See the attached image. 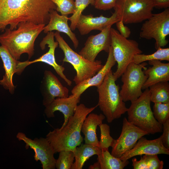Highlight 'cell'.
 <instances>
[{
  "label": "cell",
  "instance_id": "cell-1",
  "mask_svg": "<svg viewBox=\"0 0 169 169\" xmlns=\"http://www.w3.org/2000/svg\"><path fill=\"white\" fill-rule=\"evenodd\" d=\"M50 0H0V32L16 29L21 23L47 24L50 13L56 10Z\"/></svg>",
  "mask_w": 169,
  "mask_h": 169
},
{
  "label": "cell",
  "instance_id": "cell-2",
  "mask_svg": "<svg viewBox=\"0 0 169 169\" xmlns=\"http://www.w3.org/2000/svg\"><path fill=\"white\" fill-rule=\"evenodd\" d=\"M97 106V105L88 108L83 104L78 105L74 114L69 118L64 126L49 131L46 138L55 153L63 151H73L81 144L84 139L81 134L83 123L88 115Z\"/></svg>",
  "mask_w": 169,
  "mask_h": 169
},
{
  "label": "cell",
  "instance_id": "cell-3",
  "mask_svg": "<svg viewBox=\"0 0 169 169\" xmlns=\"http://www.w3.org/2000/svg\"><path fill=\"white\" fill-rule=\"evenodd\" d=\"M45 25L23 22L15 29L6 28L0 35V43L15 59L18 60L24 53L28 54L29 59L34 54L35 40Z\"/></svg>",
  "mask_w": 169,
  "mask_h": 169
},
{
  "label": "cell",
  "instance_id": "cell-4",
  "mask_svg": "<svg viewBox=\"0 0 169 169\" xmlns=\"http://www.w3.org/2000/svg\"><path fill=\"white\" fill-rule=\"evenodd\" d=\"M112 70L105 77L103 82L97 87L99 95L98 106L106 118L111 123L126 112L127 108L120 94V87L115 83Z\"/></svg>",
  "mask_w": 169,
  "mask_h": 169
},
{
  "label": "cell",
  "instance_id": "cell-5",
  "mask_svg": "<svg viewBox=\"0 0 169 169\" xmlns=\"http://www.w3.org/2000/svg\"><path fill=\"white\" fill-rule=\"evenodd\" d=\"M150 93L145 89L141 95L131 102L127 108L128 121L148 134H154L162 131V125L155 118L151 107Z\"/></svg>",
  "mask_w": 169,
  "mask_h": 169
},
{
  "label": "cell",
  "instance_id": "cell-6",
  "mask_svg": "<svg viewBox=\"0 0 169 169\" xmlns=\"http://www.w3.org/2000/svg\"><path fill=\"white\" fill-rule=\"evenodd\" d=\"M54 37L58 43L59 48L64 53V57L63 61L71 64L76 71V75L73 79L76 85L91 77L103 67L100 60L91 62L74 51L59 32L56 31L54 33Z\"/></svg>",
  "mask_w": 169,
  "mask_h": 169
},
{
  "label": "cell",
  "instance_id": "cell-7",
  "mask_svg": "<svg viewBox=\"0 0 169 169\" xmlns=\"http://www.w3.org/2000/svg\"><path fill=\"white\" fill-rule=\"evenodd\" d=\"M110 36L111 46L117 64V69L113 74L117 80L121 76L128 65L133 62L134 56L141 54L142 51L136 41L123 37L114 28H111L110 29Z\"/></svg>",
  "mask_w": 169,
  "mask_h": 169
},
{
  "label": "cell",
  "instance_id": "cell-8",
  "mask_svg": "<svg viewBox=\"0 0 169 169\" xmlns=\"http://www.w3.org/2000/svg\"><path fill=\"white\" fill-rule=\"evenodd\" d=\"M146 62L137 64L132 62L127 67L121 75L123 84L120 94L125 102L133 101L142 94L143 85L148 78L144 70L147 68Z\"/></svg>",
  "mask_w": 169,
  "mask_h": 169
},
{
  "label": "cell",
  "instance_id": "cell-9",
  "mask_svg": "<svg viewBox=\"0 0 169 169\" xmlns=\"http://www.w3.org/2000/svg\"><path fill=\"white\" fill-rule=\"evenodd\" d=\"M154 8L151 0H117L114 8L119 20L129 24L149 19Z\"/></svg>",
  "mask_w": 169,
  "mask_h": 169
},
{
  "label": "cell",
  "instance_id": "cell-10",
  "mask_svg": "<svg viewBox=\"0 0 169 169\" xmlns=\"http://www.w3.org/2000/svg\"><path fill=\"white\" fill-rule=\"evenodd\" d=\"M169 34V8L162 12L153 14L142 25L140 33L141 38L154 39L155 48L163 47L168 43L166 39Z\"/></svg>",
  "mask_w": 169,
  "mask_h": 169
},
{
  "label": "cell",
  "instance_id": "cell-11",
  "mask_svg": "<svg viewBox=\"0 0 169 169\" xmlns=\"http://www.w3.org/2000/svg\"><path fill=\"white\" fill-rule=\"evenodd\" d=\"M16 137L20 141H22L25 143V147H29L34 151V156L36 161H39L43 169H55L56 159L54 157V149L50 143L46 138H36L32 140L22 132H19Z\"/></svg>",
  "mask_w": 169,
  "mask_h": 169
},
{
  "label": "cell",
  "instance_id": "cell-12",
  "mask_svg": "<svg viewBox=\"0 0 169 169\" xmlns=\"http://www.w3.org/2000/svg\"><path fill=\"white\" fill-rule=\"evenodd\" d=\"M47 35L43 39L39 45L41 49H45L46 45L49 48L48 51L39 58L32 61L28 60L19 62L18 66L21 73L25 68L30 64L38 62L45 63L52 66L57 74L69 86L71 85L72 82L68 79L64 73L65 68L62 65L58 64L55 57V49L59 45L57 41H54V33L53 31L47 33Z\"/></svg>",
  "mask_w": 169,
  "mask_h": 169
},
{
  "label": "cell",
  "instance_id": "cell-13",
  "mask_svg": "<svg viewBox=\"0 0 169 169\" xmlns=\"http://www.w3.org/2000/svg\"><path fill=\"white\" fill-rule=\"evenodd\" d=\"M147 134L146 131L130 122L125 117L121 134L118 139L114 140L111 146V154L115 157L120 158L133 148L140 138Z\"/></svg>",
  "mask_w": 169,
  "mask_h": 169
},
{
  "label": "cell",
  "instance_id": "cell-14",
  "mask_svg": "<svg viewBox=\"0 0 169 169\" xmlns=\"http://www.w3.org/2000/svg\"><path fill=\"white\" fill-rule=\"evenodd\" d=\"M113 25H108L97 34L90 36L78 54L86 59L93 62L101 51L108 53L111 45L110 29Z\"/></svg>",
  "mask_w": 169,
  "mask_h": 169
},
{
  "label": "cell",
  "instance_id": "cell-15",
  "mask_svg": "<svg viewBox=\"0 0 169 169\" xmlns=\"http://www.w3.org/2000/svg\"><path fill=\"white\" fill-rule=\"evenodd\" d=\"M40 90L43 96V104L46 106L56 98H65L69 90L62 84L57 77L50 71L45 70L41 81Z\"/></svg>",
  "mask_w": 169,
  "mask_h": 169
},
{
  "label": "cell",
  "instance_id": "cell-16",
  "mask_svg": "<svg viewBox=\"0 0 169 169\" xmlns=\"http://www.w3.org/2000/svg\"><path fill=\"white\" fill-rule=\"evenodd\" d=\"M159 154H169V150L163 145L161 136L152 140H147L143 136L138 140L133 148L119 158L121 160L126 161L137 156Z\"/></svg>",
  "mask_w": 169,
  "mask_h": 169
},
{
  "label": "cell",
  "instance_id": "cell-17",
  "mask_svg": "<svg viewBox=\"0 0 169 169\" xmlns=\"http://www.w3.org/2000/svg\"><path fill=\"white\" fill-rule=\"evenodd\" d=\"M80 96L71 94L67 97L55 98L49 105L45 106L44 110L46 117L50 118L54 117V113L59 111L63 114L64 120L61 127L67 123L69 118L74 114L75 109L79 102Z\"/></svg>",
  "mask_w": 169,
  "mask_h": 169
},
{
  "label": "cell",
  "instance_id": "cell-18",
  "mask_svg": "<svg viewBox=\"0 0 169 169\" xmlns=\"http://www.w3.org/2000/svg\"><path fill=\"white\" fill-rule=\"evenodd\" d=\"M119 21L115 12L110 17H107L101 15L99 17H94L92 14L80 16L76 25V28L81 35L88 34L93 30L100 31L108 25L115 23Z\"/></svg>",
  "mask_w": 169,
  "mask_h": 169
},
{
  "label": "cell",
  "instance_id": "cell-19",
  "mask_svg": "<svg viewBox=\"0 0 169 169\" xmlns=\"http://www.w3.org/2000/svg\"><path fill=\"white\" fill-rule=\"evenodd\" d=\"M0 57L3 65L5 73L2 79L0 80V84L11 94L14 92L16 86L13 82V77L14 74L20 75L19 67V61L15 59L3 46H0Z\"/></svg>",
  "mask_w": 169,
  "mask_h": 169
},
{
  "label": "cell",
  "instance_id": "cell-20",
  "mask_svg": "<svg viewBox=\"0 0 169 169\" xmlns=\"http://www.w3.org/2000/svg\"><path fill=\"white\" fill-rule=\"evenodd\" d=\"M108 53L107 60L102 68L91 77L76 85L71 90L72 94H76L81 96L89 88L94 86L97 87L101 84L106 75L116 63L111 46Z\"/></svg>",
  "mask_w": 169,
  "mask_h": 169
},
{
  "label": "cell",
  "instance_id": "cell-21",
  "mask_svg": "<svg viewBox=\"0 0 169 169\" xmlns=\"http://www.w3.org/2000/svg\"><path fill=\"white\" fill-rule=\"evenodd\" d=\"M68 20V16L59 15L56 10H52L50 13L49 22L44 27L43 31L46 33L54 30L65 33L73 42L74 48L76 49L79 45V41L69 26Z\"/></svg>",
  "mask_w": 169,
  "mask_h": 169
},
{
  "label": "cell",
  "instance_id": "cell-22",
  "mask_svg": "<svg viewBox=\"0 0 169 169\" xmlns=\"http://www.w3.org/2000/svg\"><path fill=\"white\" fill-rule=\"evenodd\" d=\"M148 63L151 67L144 70L148 78L142 89L145 90L157 83L169 80V63H163L156 60H150Z\"/></svg>",
  "mask_w": 169,
  "mask_h": 169
},
{
  "label": "cell",
  "instance_id": "cell-23",
  "mask_svg": "<svg viewBox=\"0 0 169 169\" xmlns=\"http://www.w3.org/2000/svg\"><path fill=\"white\" fill-rule=\"evenodd\" d=\"M105 118L104 115L90 113L84 119L81 129L84 136L85 143L99 147V141L96 135L97 126L102 123Z\"/></svg>",
  "mask_w": 169,
  "mask_h": 169
},
{
  "label": "cell",
  "instance_id": "cell-24",
  "mask_svg": "<svg viewBox=\"0 0 169 169\" xmlns=\"http://www.w3.org/2000/svg\"><path fill=\"white\" fill-rule=\"evenodd\" d=\"M101 149L96 146L90 145L81 144L72 151L74 154L75 162L72 166L71 169H82L86 162L90 157L99 155Z\"/></svg>",
  "mask_w": 169,
  "mask_h": 169
},
{
  "label": "cell",
  "instance_id": "cell-25",
  "mask_svg": "<svg viewBox=\"0 0 169 169\" xmlns=\"http://www.w3.org/2000/svg\"><path fill=\"white\" fill-rule=\"evenodd\" d=\"M101 150L97 158L100 169H123L129 163L128 160L122 161L113 156L108 149Z\"/></svg>",
  "mask_w": 169,
  "mask_h": 169
},
{
  "label": "cell",
  "instance_id": "cell-26",
  "mask_svg": "<svg viewBox=\"0 0 169 169\" xmlns=\"http://www.w3.org/2000/svg\"><path fill=\"white\" fill-rule=\"evenodd\" d=\"M151 101L154 103L169 102L168 81L160 82L149 87Z\"/></svg>",
  "mask_w": 169,
  "mask_h": 169
},
{
  "label": "cell",
  "instance_id": "cell-27",
  "mask_svg": "<svg viewBox=\"0 0 169 169\" xmlns=\"http://www.w3.org/2000/svg\"><path fill=\"white\" fill-rule=\"evenodd\" d=\"M132 162L134 169H162L164 165L157 155H144L139 160L133 158Z\"/></svg>",
  "mask_w": 169,
  "mask_h": 169
},
{
  "label": "cell",
  "instance_id": "cell-28",
  "mask_svg": "<svg viewBox=\"0 0 169 169\" xmlns=\"http://www.w3.org/2000/svg\"><path fill=\"white\" fill-rule=\"evenodd\" d=\"M153 54H137L133 58V62L140 64L146 61L152 60L169 61V48L160 47Z\"/></svg>",
  "mask_w": 169,
  "mask_h": 169
},
{
  "label": "cell",
  "instance_id": "cell-29",
  "mask_svg": "<svg viewBox=\"0 0 169 169\" xmlns=\"http://www.w3.org/2000/svg\"><path fill=\"white\" fill-rule=\"evenodd\" d=\"M75 10L73 14L69 18L70 21V27L72 31L74 30L79 19L84 10L89 5L94 6L95 0H75Z\"/></svg>",
  "mask_w": 169,
  "mask_h": 169
},
{
  "label": "cell",
  "instance_id": "cell-30",
  "mask_svg": "<svg viewBox=\"0 0 169 169\" xmlns=\"http://www.w3.org/2000/svg\"><path fill=\"white\" fill-rule=\"evenodd\" d=\"M58 159L56 160L55 168L57 169H71L74 159L72 151H63L59 152Z\"/></svg>",
  "mask_w": 169,
  "mask_h": 169
},
{
  "label": "cell",
  "instance_id": "cell-31",
  "mask_svg": "<svg viewBox=\"0 0 169 169\" xmlns=\"http://www.w3.org/2000/svg\"><path fill=\"white\" fill-rule=\"evenodd\" d=\"M153 112L156 119L162 125L169 119V102L154 103Z\"/></svg>",
  "mask_w": 169,
  "mask_h": 169
},
{
  "label": "cell",
  "instance_id": "cell-32",
  "mask_svg": "<svg viewBox=\"0 0 169 169\" xmlns=\"http://www.w3.org/2000/svg\"><path fill=\"white\" fill-rule=\"evenodd\" d=\"M100 131V139L99 147L101 150L108 149L111 146L114 139L110 136V126L106 124L101 123L99 125Z\"/></svg>",
  "mask_w": 169,
  "mask_h": 169
},
{
  "label": "cell",
  "instance_id": "cell-33",
  "mask_svg": "<svg viewBox=\"0 0 169 169\" xmlns=\"http://www.w3.org/2000/svg\"><path fill=\"white\" fill-rule=\"evenodd\" d=\"M56 6V11L61 15L68 16L73 14L75 10L74 0H50Z\"/></svg>",
  "mask_w": 169,
  "mask_h": 169
},
{
  "label": "cell",
  "instance_id": "cell-34",
  "mask_svg": "<svg viewBox=\"0 0 169 169\" xmlns=\"http://www.w3.org/2000/svg\"><path fill=\"white\" fill-rule=\"evenodd\" d=\"M117 0H95L94 6L97 9L107 10L114 8Z\"/></svg>",
  "mask_w": 169,
  "mask_h": 169
},
{
  "label": "cell",
  "instance_id": "cell-35",
  "mask_svg": "<svg viewBox=\"0 0 169 169\" xmlns=\"http://www.w3.org/2000/svg\"><path fill=\"white\" fill-rule=\"evenodd\" d=\"M163 133L161 136L164 146L169 150V119L162 125Z\"/></svg>",
  "mask_w": 169,
  "mask_h": 169
},
{
  "label": "cell",
  "instance_id": "cell-36",
  "mask_svg": "<svg viewBox=\"0 0 169 169\" xmlns=\"http://www.w3.org/2000/svg\"><path fill=\"white\" fill-rule=\"evenodd\" d=\"M115 24L117 31L121 35L126 38L130 37L131 33V30L121 20L118 21Z\"/></svg>",
  "mask_w": 169,
  "mask_h": 169
},
{
  "label": "cell",
  "instance_id": "cell-37",
  "mask_svg": "<svg viewBox=\"0 0 169 169\" xmlns=\"http://www.w3.org/2000/svg\"><path fill=\"white\" fill-rule=\"evenodd\" d=\"M151 0L154 5V8L158 9H166L169 7V0Z\"/></svg>",
  "mask_w": 169,
  "mask_h": 169
},
{
  "label": "cell",
  "instance_id": "cell-38",
  "mask_svg": "<svg viewBox=\"0 0 169 169\" xmlns=\"http://www.w3.org/2000/svg\"><path fill=\"white\" fill-rule=\"evenodd\" d=\"M89 169H100V166L99 163L97 161L92 165H90L89 167Z\"/></svg>",
  "mask_w": 169,
  "mask_h": 169
}]
</instances>
